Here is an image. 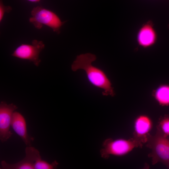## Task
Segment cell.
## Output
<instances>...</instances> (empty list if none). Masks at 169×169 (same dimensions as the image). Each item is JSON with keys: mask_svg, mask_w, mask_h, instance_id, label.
I'll return each mask as SVG.
<instances>
[{"mask_svg": "<svg viewBox=\"0 0 169 169\" xmlns=\"http://www.w3.org/2000/svg\"><path fill=\"white\" fill-rule=\"evenodd\" d=\"M96 59V56L90 53L78 55L71 65V69L74 72L83 70L89 82L94 86L102 90L103 95L113 97L115 93L110 79L103 70L92 64Z\"/></svg>", "mask_w": 169, "mask_h": 169, "instance_id": "1", "label": "cell"}, {"mask_svg": "<svg viewBox=\"0 0 169 169\" xmlns=\"http://www.w3.org/2000/svg\"><path fill=\"white\" fill-rule=\"evenodd\" d=\"M146 146L151 151L148 155L151 158L152 164L159 162L169 167V137L164 136L156 131L154 136H148Z\"/></svg>", "mask_w": 169, "mask_h": 169, "instance_id": "2", "label": "cell"}, {"mask_svg": "<svg viewBox=\"0 0 169 169\" xmlns=\"http://www.w3.org/2000/svg\"><path fill=\"white\" fill-rule=\"evenodd\" d=\"M143 143L133 137L128 139L116 140L109 138L105 140L100 150L101 157L107 159L110 155L122 156L130 152L133 149L142 147Z\"/></svg>", "mask_w": 169, "mask_h": 169, "instance_id": "3", "label": "cell"}, {"mask_svg": "<svg viewBox=\"0 0 169 169\" xmlns=\"http://www.w3.org/2000/svg\"><path fill=\"white\" fill-rule=\"evenodd\" d=\"M31 15L29 21L36 28L40 29L45 25L58 34L60 33L61 26L66 22H62L53 12L39 6L32 9Z\"/></svg>", "mask_w": 169, "mask_h": 169, "instance_id": "4", "label": "cell"}, {"mask_svg": "<svg viewBox=\"0 0 169 169\" xmlns=\"http://www.w3.org/2000/svg\"><path fill=\"white\" fill-rule=\"evenodd\" d=\"M44 47L45 45L43 41L34 39L31 44H22L18 46L12 55L20 59L29 60L38 67L41 62L39 54Z\"/></svg>", "mask_w": 169, "mask_h": 169, "instance_id": "5", "label": "cell"}, {"mask_svg": "<svg viewBox=\"0 0 169 169\" xmlns=\"http://www.w3.org/2000/svg\"><path fill=\"white\" fill-rule=\"evenodd\" d=\"M18 107L13 103L8 104L4 101L0 104V139L3 142L7 141L12 136L10 131L13 115Z\"/></svg>", "mask_w": 169, "mask_h": 169, "instance_id": "6", "label": "cell"}, {"mask_svg": "<svg viewBox=\"0 0 169 169\" xmlns=\"http://www.w3.org/2000/svg\"><path fill=\"white\" fill-rule=\"evenodd\" d=\"M26 156L19 162L10 164L5 161L1 163L2 169H34L35 162L41 158L39 151L34 147L27 146L25 150Z\"/></svg>", "mask_w": 169, "mask_h": 169, "instance_id": "7", "label": "cell"}, {"mask_svg": "<svg viewBox=\"0 0 169 169\" xmlns=\"http://www.w3.org/2000/svg\"><path fill=\"white\" fill-rule=\"evenodd\" d=\"M136 38L138 45L144 48H150L156 43L157 35L152 21L149 20L142 25L138 31Z\"/></svg>", "mask_w": 169, "mask_h": 169, "instance_id": "8", "label": "cell"}, {"mask_svg": "<svg viewBox=\"0 0 169 169\" xmlns=\"http://www.w3.org/2000/svg\"><path fill=\"white\" fill-rule=\"evenodd\" d=\"M152 126V120L148 116H138L134 122L133 138L143 144L146 143Z\"/></svg>", "mask_w": 169, "mask_h": 169, "instance_id": "9", "label": "cell"}, {"mask_svg": "<svg viewBox=\"0 0 169 169\" xmlns=\"http://www.w3.org/2000/svg\"><path fill=\"white\" fill-rule=\"evenodd\" d=\"M12 128L27 146H30L34 138L28 134L27 124L24 116L19 112H13L11 123Z\"/></svg>", "mask_w": 169, "mask_h": 169, "instance_id": "10", "label": "cell"}, {"mask_svg": "<svg viewBox=\"0 0 169 169\" xmlns=\"http://www.w3.org/2000/svg\"><path fill=\"white\" fill-rule=\"evenodd\" d=\"M153 96L160 105L169 106V84L159 85L153 92Z\"/></svg>", "mask_w": 169, "mask_h": 169, "instance_id": "11", "label": "cell"}, {"mask_svg": "<svg viewBox=\"0 0 169 169\" xmlns=\"http://www.w3.org/2000/svg\"><path fill=\"white\" fill-rule=\"evenodd\" d=\"M157 131L165 136L169 137V115H165L159 119Z\"/></svg>", "mask_w": 169, "mask_h": 169, "instance_id": "12", "label": "cell"}, {"mask_svg": "<svg viewBox=\"0 0 169 169\" xmlns=\"http://www.w3.org/2000/svg\"><path fill=\"white\" fill-rule=\"evenodd\" d=\"M58 163L54 161L50 164L41 158L36 161L34 164V169H53L56 168Z\"/></svg>", "mask_w": 169, "mask_h": 169, "instance_id": "13", "label": "cell"}, {"mask_svg": "<svg viewBox=\"0 0 169 169\" xmlns=\"http://www.w3.org/2000/svg\"><path fill=\"white\" fill-rule=\"evenodd\" d=\"M12 8L9 6L5 5L3 2V0H0V22L3 19L5 13H8L12 10Z\"/></svg>", "mask_w": 169, "mask_h": 169, "instance_id": "14", "label": "cell"}, {"mask_svg": "<svg viewBox=\"0 0 169 169\" xmlns=\"http://www.w3.org/2000/svg\"><path fill=\"white\" fill-rule=\"evenodd\" d=\"M29 1L33 2V3H37L39 2L40 0H27Z\"/></svg>", "mask_w": 169, "mask_h": 169, "instance_id": "15", "label": "cell"}, {"mask_svg": "<svg viewBox=\"0 0 169 169\" xmlns=\"http://www.w3.org/2000/svg\"><path fill=\"white\" fill-rule=\"evenodd\" d=\"M168 28H169V24L168 25Z\"/></svg>", "mask_w": 169, "mask_h": 169, "instance_id": "16", "label": "cell"}, {"mask_svg": "<svg viewBox=\"0 0 169 169\" xmlns=\"http://www.w3.org/2000/svg\"><path fill=\"white\" fill-rule=\"evenodd\" d=\"M168 168H169V167H168Z\"/></svg>", "mask_w": 169, "mask_h": 169, "instance_id": "17", "label": "cell"}]
</instances>
